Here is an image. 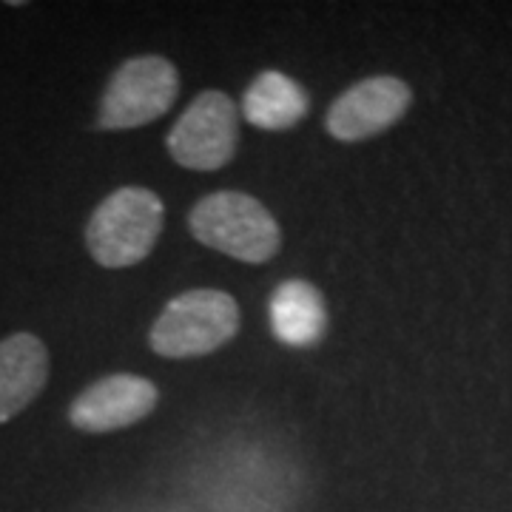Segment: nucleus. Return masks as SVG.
<instances>
[{"label": "nucleus", "instance_id": "f03ea898", "mask_svg": "<svg viewBox=\"0 0 512 512\" xmlns=\"http://www.w3.org/2000/svg\"><path fill=\"white\" fill-rule=\"evenodd\" d=\"M188 225L202 245L251 265L274 259L282 245L271 211L239 191H220L200 200L188 214Z\"/></svg>", "mask_w": 512, "mask_h": 512}, {"label": "nucleus", "instance_id": "1a4fd4ad", "mask_svg": "<svg viewBox=\"0 0 512 512\" xmlns=\"http://www.w3.org/2000/svg\"><path fill=\"white\" fill-rule=\"evenodd\" d=\"M271 325L276 339L291 348L316 345L328 328L322 293L299 279L279 285L271 299Z\"/></svg>", "mask_w": 512, "mask_h": 512}, {"label": "nucleus", "instance_id": "20e7f679", "mask_svg": "<svg viewBox=\"0 0 512 512\" xmlns=\"http://www.w3.org/2000/svg\"><path fill=\"white\" fill-rule=\"evenodd\" d=\"M177 92H180V77L165 57H131L111 77L100 103L97 123L109 131L146 126L174 106Z\"/></svg>", "mask_w": 512, "mask_h": 512}, {"label": "nucleus", "instance_id": "6e6552de", "mask_svg": "<svg viewBox=\"0 0 512 512\" xmlns=\"http://www.w3.org/2000/svg\"><path fill=\"white\" fill-rule=\"evenodd\" d=\"M49 379V350L32 333L0 342V424L12 421L40 396Z\"/></svg>", "mask_w": 512, "mask_h": 512}, {"label": "nucleus", "instance_id": "9d476101", "mask_svg": "<svg viewBox=\"0 0 512 512\" xmlns=\"http://www.w3.org/2000/svg\"><path fill=\"white\" fill-rule=\"evenodd\" d=\"M245 120L265 131L293 128L308 114V94L288 74L262 72L242 100Z\"/></svg>", "mask_w": 512, "mask_h": 512}, {"label": "nucleus", "instance_id": "7ed1b4c3", "mask_svg": "<svg viewBox=\"0 0 512 512\" xmlns=\"http://www.w3.org/2000/svg\"><path fill=\"white\" fill-rule=\"evenodd\" d=\"M239 330V305L225 291H188L165 305L151 328V348L165 359L205 356L231 342Z\"/></svg>", "mask_w": 512, "mask_h": 512}, {"label": "nucleus", "instance_id": "423d86ee", "mask_svg": "<svg viewBox=\"0 0 512 512\" xmlns=\"http://www.w3.org/2000/svg\"><path fill=\"white\" fill-rule=\"evenodd\" d=\"M410 100L413 94L399 77H367L330 106L325 128L342 143L367 140L399 123Z\"/></svg>", "mask_w": 512, "mask_h": 512}, {"label": "nucleus", "instance_id": "f257e3e1", "mask_svg": "<svg viewBox=\"0 0 512 512\" xmlns=\"http://www.w3.org/2000/svg\"><path fill=\"white\" fill-rule=\"evenodd\" d=\"M163 222V200L154 191L120 188L97 205L86 225V245L103 268H131L154 251Z\"/></svg>", "mask_w": 512, "mask_h": 512}, {"label": "nucleus", "instance_id": "39448f33", "mask_svg": "<svg viewBox=\"0 0 512 512\" xmlns=\"http://www.w3.org/2000/svg\"><path fill=\"white\" fill-rule=\"evenodd\" d=\"M237 103L222 92H202L168 134V151L191 171H217L237 154Z\"/></svg>", "mask_w": 512, "mask_h": 512}, {"label": "nucleus", "instance_id": "0eeeda50", "mask_svg": "<svg viewBox=\"0 0 512 512\" xmlns=\"http://www.w3.org/2000/svg\"><path fill=\"white\" fill-rule=\"evenodd\" d=\"M157 387L131 373H114L86 387L72 402L69 419L83 433H111L143 421L157 407Z\"/></svg>", "mask_w": 512, "mask_h": 512}]
</instances>
